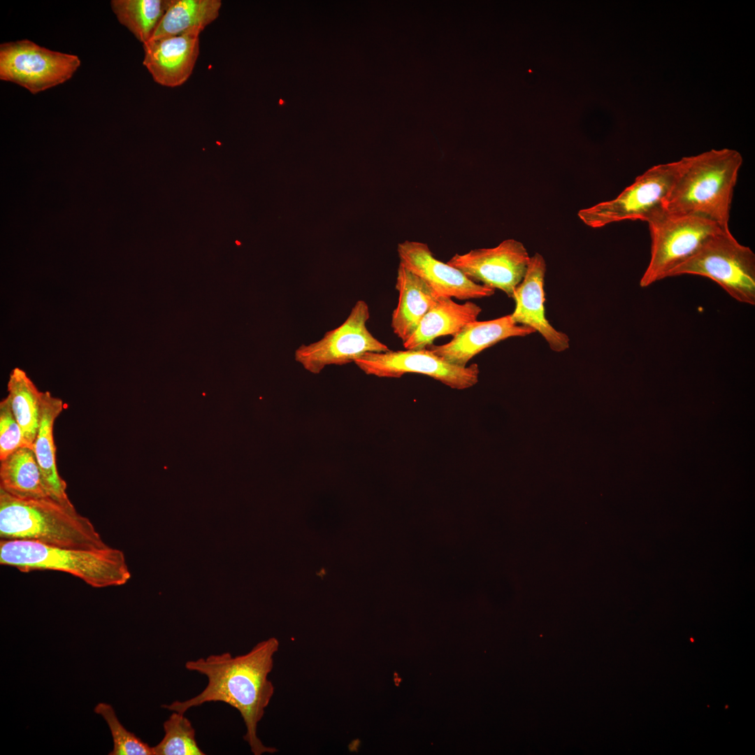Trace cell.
Listing matches in <instances>:
<instances>
[{"instance_id":"22","label":"cell","mask_w":755,"mask_h":755,"mask_svg":"<svg viewBox=\"0 0 755 755\" xmlns=\"http://www.w3.org/2000/svg\"><path fill=\"white\" fill-rule=\"evenodd\" d=\"M172 0H113L118 21L143 44L148 42Z\"/></svg>"},{"instance_id":"14","label":"cell","mask_w":755,"mask_h":755,"mask_svg":"<svg viewBox=\"0 0 755 755\" xmlns=\"http://www.w3.org/2000/svg\"><path fill=\"white\" fill-rule=\"evenodd\" d=\"M202 31L150 40L143 44V65L158 84L175 87L190 77L199 54Z\"/></svg>"},{"instance_id":"15","label":"cell","mask_w":755,"mask_h":755,"mask_svg":"<svg viewBox=\"0 0 755 755\" xmlns=\"http://www.w3.org/2000/svg\"><path fill=\"white\" fill-rule=\"evenodd\" d=\"M533 333L531 328L515 323L511 315H508L491 320L469 322L450 342L440 345L432 344L426 348L450 364L466 366L473 357L484 350L507 338Z\"/></svg>"},{"instance_id":"21","label":"cell","mask_w":755,"mask_h":755,"mask_svg":"<svg viewBox=\"0 0 755 755\" xmlns=\"http://www.w3.org/2000/svg\"><path fill=\"white\" fill-rule=\"evenodd\" d=\"M220 0H172L152 39L203 31L219 16Z\"/></svg>"},{"instance_id":"13","label":"cell","mask_w":755,"mask_h":755,"mask_svg":"<svg viewBox=\"0 0 755 755\" xmlns=\"http://www.w3.org/2000/svg\"><path fill=\"white\" fill-rule=\"evenodd\" d=\"M545 259L535 253L531 257L526 274L514 291L515 306L510 315L515 323L538 332L553 351L560 352L569 347L570 339L566 333L553 327L545 316Z\"/></svg>"},{"instance_id":"18","label":"cell","mask_w":755,"mask_h":755,"mask_svg":"<svg viewBox=\"0 0 755 755\" xmlns=\"http://www.w3.org/2000/svg\"><path fill=\"white\" fill-rule=\"evenodd\" d=\"M481 312V307L473 302L458 303L452 298L440 296L403 346L406 350L426 348L440 336H454L466 324L477 320Z\"/></svg>"},{"instance_id":"19","label":"cell","mask_w":755,"mask_h":755,"mask_svg":"<svg viewBox=\"0 0 755 755\" xmlns=\"http://www.w3.org/2000/svg\"><path fill=\"white\" fill-rule=\"evenodd\" d=\"M0 489L20 498L50 497L33 448L20 447L1 461Z\"/></svg>"},{"instance_id":"2","label":"cell","mask_w":755,"mask_h":755,"mask_svg":"<svg viewBox=\"0 0 755 755\" xmlns=\"http://www.w3.org/2000/svg\"><path fill=\"white\" fill-rule=\"evenodd\" d=\"M0 540H19L76 549L108 545L91 520L50 497L25 499L0 489Z\"/></svg>"},{"instance_id":"8","label":"cell","mask_w":755,"mask_h":755,"mask_svg":"<svg viewBox=\"0 0 755 755\" xmlns=\"http://www.w3.org/2000/svg\"><path fill=\"white\" fill-rule=\"evenodd\" d=\"M369 318L368 303L364 300L356 301L340 325L326 331L319 340L298 347L294 352L295 361L308 372L317 375L329 366L354 363L366 353L389 350L369 331L366 326Z\"/></svg>"},{"instance_id":"4","label":"cell","mask_w":755,"mask_h":755,"mask_svg":"<svg viewBox=\"0 0 755 755\" xmlns=\"http://www.w3.org/2000/svg\"><path fill=\"white\" fill-rule=\"evenodd\" d=\"M0 563L23 573L38 570L66 573L94 588L121 586L131 577L123 552L110 546L76 549L0 540Z\"/></svg>"},{"instance_id":"10","label":"cell","mask_w":755,"mask_h":755,"mask_svg":"<svg viewBox=\"0 0 755 755\" xmlns=\"http://www.w3.org/2000/svg\"><path fill=\"white\" fill-rule=\"evenodd\" d=\"M354 364L366 375L399 378L405 373L431 377L452 389L462 390L478 381V365L460 366L450 364L428 348L382 352H368Z\"/></svg>"},{"instance_id":"24","label":"cell","mask_w":755,"mask_h":755,"mask_svg":"<svg viewBox=\"0 0 755 755\" xmlns=\"http://www.w3.org/2000/svg\"><path fill=\"white\" fill-rule=\"evenodd\" d=\"M94 710L105 719L110 730L113 749L109 755H154L152 747L123 726L110 705L100 703Z\"/></svg>"},{"instance_id":"20","label":"cell","mask_w":755,"mask_h":755,"mask_svg":"<svg viewBox=\"0 0 755 755\" xmlns=\"http://www.w3.org/2000/svg\"><path fill=\"white\" fill-rule=\"evenodd\" d=\"M7 389V396L22 428L24 443L27 447L33 448L39 426L43 391H41L27 373L20 368L12 370Z\"/></svg>"},{"instance_id":"9","label":"cell","mask_w":755,"mask_h":755,"mask_svg":"<svg viewBox=\"0 0 755 755\" xmlns=\"http://www.w3.org/2000/svg\"><path fill=\"white\" fill-rule=\"evenodd\" d=\"M80 65L77 55L53 51L24 39L0 45V78L36 94L69 80Z\"/></svg>"},{"instance_id":"17","label":"cell","mask_w":755,"mask_h":755,"mask_svg":"<svg viewBox=\"0 0 755 755\" xmlns=\"http://www.w3.org/2000/svg\"><path fill=\"white\" fill-rule=\"evenodd\" d=\"M63 408L64 403L61 398L53 396L48 391H43L39 426L33 450L50 497L64 504L71 505L72 503L66 494V483L59 475L56 465V446L53 434L55 419Z\"/></svg>"},{"instance_id":"6","label":"cell","mask_w":755,"mask_h":755,"mask_svg":"<svg viewBox=\"0 0 755 755\" xmlns=\"http://www.w3.org/2000/svg\"><path fill=\"white\" fill-rule=\"evenodd\" d=\"M651 237L650 259L640 280L647 287L667 278L677 266L692 257L714 235L728 229L706 217L666 210L647 222Z\"/></svg>"},{"instance_id":"25","label":"cell","mask_w":755,"mask_h":755,"mask_svg":"<svg viewBox=\"0 0 755 755\" xmlns=\"http://www.w3.org/2000/svg\"><path fill=\"white\" fill-rule=\"evenodd\" d=\"M27 446L8 396L0 402V461L22 447Z\"/></svg>"},{"instance_id":"5","label":"cell","mask_w":755,"mask_h":755,"mask_svg":"<svg viewBox=\"0 0 755 755\" xmlns=\"http://www.w3.org/2000/svg\"><path fill=\"white\" fill-rule=\"evenodd\" d=\"M682 275L709 278L737 301L755 305V254L740 244L729 229L709 238L668 278Z\"/></svg>"},{"instance_id":"3","label":"cell","mask_w":755,"mask_h":755,"mask_svg":"<svg viewBox=\"0 0 755 755\" xmlns=\"http://www.w3.org/2000/svg\"><path fill=\"white\" fill-rule=\"evenodd\" d=\"M683 165L664 205L671 213L706 217L729 229L734 188L742 164L732 149L711 150L683 157Z\"/></svg>"},{"instance_id":"23","label":"cell","mask_w":755,"mask_h":755,"mask_svg":"<svg viewBox=\"0 0 755 755\" xmlns=\"http://www.w3.org/2000/svg\"><path fill=\"white\" fill-rule=\"evenodd\" d=\"M164 735L152 747L154 755H204L195 738V729L184 713L173 711L163 724Z\"/></svg>"},{"instance_id":"1","label":"cell","mask_w":755,"mask_h":755,"mask_svg":"<svg viewBox=\"0 0 755 755\" xmlns=\"http://www.w3.org/2000/svg\"><path fill=\"white\" fill-rule=\"evenodd\" d=\"M279 641L270 638L257 643L242 655L229 652L188 661L185 668L206 676L208 684L198 695L184 701L176 700L162 707L184 713L208 702H223L240 714L246 732L243 739L254 755L275 753L277 749L264 745L257 735V726L274 693L268 675L274 665Z\"/></svg>"},{"instance_id":"7","label":"cell","mask_w":755,"mask_h":755,"mask_svg":"<svg viewBox=\"0 0 755 755\" xmlns=\"http://www.w3.org/2000/svg\"><path fill=\"white\" fill-rule=\"evenodd\" d=\"M683 165L678 161L654 166L638 175L616 198L578 211L587 226L601 228L624 220L648 222L665 210L666 200Z\"/></svg>"},{"instance_id":"12","label":"cell","mask_w":755,"mask_h":755,"mask_svg":"<svg viewBox=\"0 0 755 755\" xmlns=\"http://www.w3.org/2000/svg\"><path fill=\"white\" fill-rule=\"evenodd\" d=\"M397 252L400 264L422 278L439 296L468 300L489 297L495 292L437 259L426 243L405 240L398 245Z\"/></svg>"},{"instance_id":"11","label":"cell","mask_w":755,"mask_h":755,"mask_svg":"<svg viewBox=\"0 0 755 755\" xmlns=\"http://www.w3.org/2000/svg\"><path fill=\"white\" fill-rule=\"evenodd\" d=\"M530 258L522 243L508 238L494 247L455 254L447 263L473 281L498 289L512 298L515 288L526 274Z\"/></svg>"},{"instance_id":"16","label":"cell","mask_w":755,"mask_h":755,"mask_svg":"<svg viewBox=\"0 0 755 755\" xmlns=\"http://www.w3.org/2000/svg\"><path fill=\"white\" fill-rule=\"evenodd\" d=\"M396 289L398 292V301L391 315V326L403 343L415 333L423 317L440 296L422 278L400 264Z\"/></svg>"}]
</instances>
